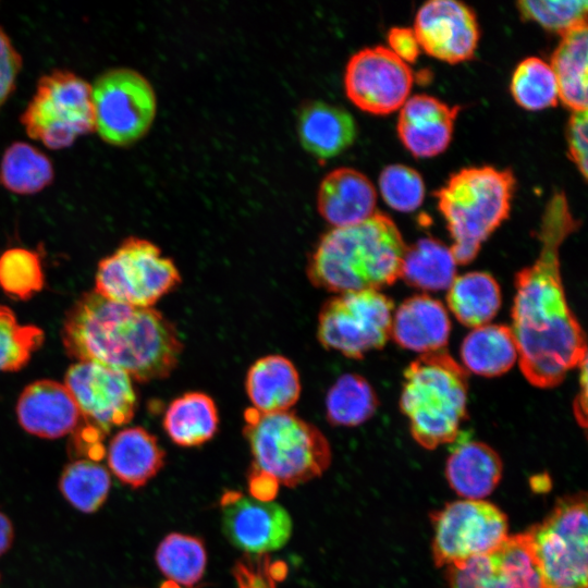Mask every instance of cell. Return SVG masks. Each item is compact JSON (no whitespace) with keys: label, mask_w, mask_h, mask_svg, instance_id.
Returning a JSON list of instances; mask_svg holds the SVG:
<instances>
[{"label":"cell","mask_w":588,"mask_h":588,"mask_svg":"<svg viewBox=\"0 0 588 588\" xmlns=\"http://www.w3.org/2000/svg\"><path fill=\"white\" fill-rule=\"evenodd\" d=\"M394 304L376 290L346 292L330 297L318 315L317 338L326 350L348 358H363L382 348L391 336Z\"/></svg>","instance_id":"obj_10"},{"label":"cell","mask_w":588,"mask_h":588,"mask_svg":"<svg viewBox=\"0 0 588 588\" xmlns=\"http://www.w3.org/2000/svg\"><path fill=\"white\" fill-rule=\"evenodd\" d=\"M403 376L400 408L415 441L428 450L455 441L467 417L468 371L441 350L419 356Z\"/></svg>","instance_id":"obj_4"},{"label":"cell","mask_w":588,"mask_h":588,"mask_svg":"<svg viewBox=\"0 0 588 588\" xmlns=\"http://www.w3.org/2000/svg\"><path fill=\"white\" fill-rule=\"evenodd\" d=\"M449 588H542L525 532L495 550L448 567Z\"/></svg>","instance_id":"obj_17"},{"label":"cell","mask_w":588,"mask_h":588,"mask_svg":"<svg viewBox=\"0 0 588 588\" xmlns=\"http://www.w3.org/2000/svg\"><path fill=\"white\" fill-rule=\"evenodd\" d=\"M587 24L563 35L549 63L558 83L559 99L572 112L587 110Z\"/></svg>","instance_id":"obj_27"},{"label":"cell","mask_w":588,"mask_h":588,"mask_svg":"<svg viewBox=\"0 0 588 588\" xmlns=\"http://www.w3.org/2000/svg\"><path fill=\"white\" fill-rule=\"evenodd\" d=\"M94 132L113 146H127L150 128L156 93L138 71L115 68L103 72L91 86Z\"/></svg>","instance_id":"obj_11"},{"label":"cell","mask_w":588,"mask_h":588,"mask_svg":"<svg viewBox=\"0 0 588 588\" xmlns=\"http://www.w3.org/2000/svg\"><path fill=\"white\" fill-rule=\"evenodd\" d=\"M414 82L411 66L388 47H366L348 59L344 71L347 98L360 110L385 115L407 100Z\"/></svg>","instance_id":"obj_14"},{"label":"cell","mask_w":588,"mask_h":588,"mask_svg":"<svg viewBox=\"0 0 588 588\" xmlns=\"http://www.w3.org/2000/svg\"><path fill=\"white\" fill-rule=\"evenodd\" d=\"M45 285V274L38 253L14 247L0 256V287L11 298L26 301Z\"/></svg>","instance_id":"obj_36"},{"label":"cell","mask_w":588,"mask_h":588,"mask_svg":"<svg viewBox=\"0 0 588 588\" xmlns=\"http://www.w3.org/2000/svg\"><path fill=\"white\" fill-rule=\"evenodd\" d=\"M181 280L177 267L156 244L131 236L99 261L95 292L112 302L148 308Z\"/></svg>","instance_id":"obj_8"},{"label":"cell","mask_w":588,"mask_h":588,"mask_svg":"<svg viewBox=\"0 0 588 588\" xmlns=\"http://www.w3.org/2000/svg\"><path fill=\"white\" fill-rule=\"evenodd\" d=\"M503 465L499 454L478 441L460 443L448 458L445 474L451 488L468 500H483L498 486Z\"/></svg>","instance_id":"obj_25"},{"label":"cell","mask_w":588,"mask_h":588,"mask_svg":"<svg viewBox=\"0 0 588 588\" xmlns=\"http://www.w3.org/2000/svg\"><path fill=\"white\" fill-rule=\"evenodd\" d=\"M515 185L511 169L468 167L452 173L434 192L457 265L471 262L481 244L509 218Z\"/></svg>","instance_id":"obj_5"},{"label":"cell","mask_w":588,"mask_h":588,"mask_svg":"<svg viewBox=\"0 0 588 588\" xmlns=\"http://www.w3.org/2000/svg\"><path fill=\"white\" fill-rule=\"evenodd\" d=\"M588 113L585 111L572 112L566 126V142L568 157L577 167L581 176L587 180L588 174Z\"/></svg>","instance_id":"obj_40"},{"label":"cell","mask_w":588,"mask_h":588,"mask_svg":"<svg viewBox=\"0 0 588 588\" xmlns=\"http://www.w3.org/2000/svg\"><path fill=\"white\" fill-rule=\"evenodd\" d=\"M21 123L29 137L50 149L70 147L94 132L91 85L70 71L44 75Z\"/></svg>","instance_id":"obj_9"},{"label":"cell","mask_w":588,"mask_h":588,"mask_svg":"<svg viewBox=\"0 0 588 588\" xmlns=\"http://www.w3.org/2000/svg\"><path fill=\"white\" fill-rule=\"evenodd\" d=\"M542 588H587V497L561 498L544 519L525 531Z\"/></svg>","instance_id":"obj_7"},{"label":"cell","mask_w":588,"mask_h":588,"mask_svg":"<svg viewBox=\"0 0 588 588\" xmlns=\"http://www.w3.org/2000/svg\"><path fill=\"white\" fill-rule=\"evenodd\" d=\"M377 193L371 181L360 171L340 167L328 172L317 193L321 217L340 228L356 224L375 213Z\"/></svg>","instance_id":"obj_20"},{"label":"cell","mask_w":588,"mask_h":588,"mask_svg":"<svg viewBox=\"0 0 588 588\" xmlns=\"http://www.w3.org/2000/svg\"><path fill=\"white\" fill-rule=\"evenodd\" d=\"M510 89L516 103L528 111L555 107L559 101L555 75L550 64L538 57H528L517 64Z\"/></svg>","instance_id":"obj_35"},{"label":"cell","mask_w":588,"mask_h":588,"mask_svg":"<svg viewBox=\"0 0 588 588\" xmlns=\"http://www.w3.org/2000/svg\"><path fill=\"white\" fill-rule=\"evenodd\" d=\"M44 340L40 328L20 324L14 313L0 304V372L22 369Z\"/></svg>","instance_id":"obj_37"},{"label":"cell","mask_w":588,"mask_h":588,"mask_svg":"<svg viewBox=\"0 0 588 588\" xmlns=\"http://www.w3.org/2000/svg\"><path fill=\"white\" fill-rule=\"evenodd\" d=\"M516 5L522 19L535 22L559 35L587 24L588 2L586 0H522Z\"/></svg>","instance_id":"obj_38"},{"label":"cell","mask_w":588,"mask_h":588,"mask_svg":"<svg viewBox=\"0 0 588 588\" xmlns=\"http://www.w3.org/2000/svg\"><path fill=\"white\" fill-rule=\"evenodd\" d=\"M450 332L446 309L427 294L405 299L392 317L391 336L409 351L427 354L444 350Z\"/></svg>","instance_id":"obj_21"},{"label":"cell","mask_w":588,"mask_h":588,"mask_svg":"<svg viewBox=\"0 0 588 588\" xmlns=\"http://www.w3.org/2000/svg\"><path fill=\"white\" fill-rule=\"evenodd\" d=\"M155 560L170 583L193 588L205 574L207 551L200 538L171 532L158 544Z\"/></svg>","instance_id":"obj_32"},{"label":"cell","mask_w":588,"mask_h":588,"mask_svg":"<svg viewBox=\"0 0 588 588\" xmlns=\"http://www.w3.org/2000/svg\"><path fill=\"white\" fill-rule=\"evenodd\" d=\"M379 189L385 204L401 212L416 210L422 204L426 193L420 173L400 163L387 166L381 171Z\"/></svg>","instance_id":"obj_39"},{"label":"cell","mask_w":588,"mask_h":588,"mask_svg":"<svg viewBox=\"0 0 588 588\" xmlns=\"http://www.w3.org/2000/svg\"><path fill=\"white\" fill-rule=\"evenodd\" d=\"M111 478L105 466L94 460H77L68 464L59 479L65 500L83 513L98 511L108 498Z\"/></svg>","instance_id":"obj_34"},{"label":"cell","mask_w":588,"mask_h":588,"mask_svg":"<svg viewBox=\"0 0 588 588\" xmlns=\"http://www.w3.org/2000/svg\"><path fill=\"white\" fill-rule=\"evenodd\" d=\"M21 68L20 53L0 27V108L14 90Z\"/></svg>","instance_id":"obj_41"},{"label":"cell","mask_w":588,"mask_h":588,"mask_svg":"<svg viewBox=\"0 0 588 588\" xmlns=\"http://www.w3.org/2000/svg\"><path fill=\"white\" fill-rule=\"evenodd\" d=\"M379 401L371 384L360 375L344 373L326 396L327 420L336 427H356L370 419Z\"/></svg>","instance_id":"obj_31"},{"label":"cell","mask_w":588,"mask_h":588,"mask_svg":"<svg viewBox=\"0 0 588 588\" xmlns=\"http://www.w3.org/2000/svg\"><path fill=\"white\" fill-rule=\"evenodd\" d=\"M245 391L253 408L261 413L291 411L301 395L302 384L294 364L285 356L260 357L247 370Z\"/></svg>","instance_id":"obj_23"},{"label":"cell","mask_w":588,"mask_h":588,"mask_svg":"<svg viewBox=\"0 0 588 588\" xmlns=\"http://www.w3.org/2000/svg\"><path fill=\"white\" fill-rule=\"evenodd\" d=\"M518 352L513 332L504 324L474 328L461 345L463 367L482 377H497L509 371Z\"/></svg>","instance_id":"obj_28"},{"label":"cell","mask_w":588,"mask_h":588,"mask_svg":"<svg viewBox=\"0 0 588 588\" xmlns=\"http://www.w3.org/2000/svg\"><path fill=\"white\" fill-rule=\"evenodd\" d=\"M16 416L25 431L45 439L69 434L81 422L78 407L69 389L50 379L34 381L22 391Z\"/></svg>","instance_id":"obj_19"},{"label":"cell","mask_w":588,"mask_h":588,"mask_svg":"<svg viewBox=\"0 0 588 588\" xmlns=\"http://www.w3.org/2000/svg\"><path fill=\"white\" fill-rule=\"evenodd\" d=\"M61 336L76 362L100 363L139 382L170 376L183 351L177 330L160 311L112 302L95 291L68 310Z\"/></svg>","instance_id":"obj_2"},{"label":"cell","mask_w":588,"mask_h":588,"mask_svg":"<svg viewBox=\"0 0 588 588\" xmlns=\"http://www.w3.org/2000/svg\"><path fill=\"white\" fill-rule=\"evenodd\" d=\"M297 132L307 151L327 159L352 145L357 128L347 110L322 100H314L301 109Z\"/></svg>","instance_id":"obj_24"},{"label":"cell","mask_w":588,"mask_h":588,"mask_svg":"<svg viewBox=\"0 0 588 588\" xmlns=\"http://www.w3.org/2000/svg\"><path fill=\"white\" fill-rule=\"evenodd\" d=\"M248 489L252 498L259 501H272L277 495L279 482L272 476L250 467Z\"/></svg>","instance_id":"obj_43"},{"label":"cell","mask_w":588,"mask_h":588,"mask_svg":"<svg viewBox=\"0 0 588 588\" xmlns=\"http://www.w3.org/2000/svg\"><path fill=\"white\" fill-rule=\"evenodd\" d=\"M580 368V376H579V388L580 391L575 399L574 403V413L575 417L577 418L578 422L585 427L586 426V400H587V358L581 362V364L578 366Z\"/></svg>","instance_id":"obj_44"},{"label":"cell","mask_w":588,"mask_h":588,"mask_svg":"<svg viewBox=\"0 0 588 588\" xmlns=\"http://www.w3.org/2000/svg\"><path fill=\"white\" fill-rule=\"evenodd\" d=\"M221 506L223 535L238 550L268 553L283 548L291 538L292 518L279 503L228 491Z\"/></svg>","instance_id":"obj_15"},{"label":"cell","mask_w":588,"mask_h":588,"mask_svg":"<svg viewBox=\"0 0 588 588\" xmlns=\"http://www.w3.org/2000/svg\"><path fill=\"white\" fill-rule=\"evenodd\" d=\"M448 305L464 326L488 324L501 307V290L495 279L482 271L455 277L448 292Z\"/></svg>","instance_id":"obj_30"},{"label":"cell","mask_w":588,"mask_h":588,"mask_svg":"<svg viewBox=\"0 0 588 588\" xmlns=\"http://www.w3.org/2000/svg\"><path fill=\"white\" fill-rule=\"evenodd\" d=\"M13 538L14 530L12 523L5 514L0 512V555L10 549Z\"/></svg>","instance_id":"obj_45"},{"label":"cell","mask_w":588,"mask_h":588,"mask_svg":"<svg viewBox=\"0 0 588 588\" xmlns=\"http://www.w3.org/2000/svg\"><path fill=\"white\" fill-rule=\"evenodd\" d=\"M432 556L454 566L495 550L509 537L506 515L483 500H457L432 516Z\"/></svg>","instance_id":"obj_12"},{"label":"cell","mask_w":588,"mask_h":588,"mask_svg":"<svg viewBox=\"0 0 588 588\" xmlns=\"http://www.w3.org/2000/svg\"><path fill=\"white\" fill-rule=\"evenodd\" d=\"M243 436L253 457L252 467L293 488L320 477L332 453L324 434L292 411L244 412Z\"/></svg>","instance_id":"obj_6"},{"label":"cell","mask_w":588,"mask_h":588,"mask_svg":"<svg viewBox=\"0 0 588 588\" xmlns=\"http://www.w3.org/2000/svg\"><path fill=\"white\" fill-rule=\"evenodd\" d=\"M406 244L395 222L375 211L356 224L331 228L307 261L313 285L341 294L376 290L400 279Z\"/></svg>","instance_id":"obj_3"},{"label":"cell","mask_w":588,"mask_h":588,"mask_svg":"<svg viewBox=\"0 0 588 588\" xmlns=\"http://www.w3.org/2000/svg\"><path fill=\"white\" fill-rule=\"evenodd\" d=\"M413 30L420 49L450 64L471 60L480 37L474 10L456 0L425 2L416 13Z\"/></svg>","instance_id":"obj_16"},{"label":"cell","mask_w":588,"mask_h":588,"mask_svg":"<svg viewBox=\"0 0 588 588\" xmlns=\"http://www.w3.org/2000/svg\"><path fill=\"white\" fill-rule=\"evenodd\" d=\"M460 109L426 94L408 97L400 108L396 125L400 140L416 158L442 154L451 143Z\"/></svg>","instance_id":"obj_18"},{"label":"cell","mask_w":588,"mask_h":588,"mask_svg":"<svg viewBox=\"0 0 588 588\" xmlns=\"http://www.w3.org/2000/svg\"><path fill=\"white\" fill-rule=\"evenodd\" d=\"M64 385L72 394L81 421L106 436L128 424L137 406L132 379L121 370L96 362H76L66 371Z\"/></svg>","instance_id":"obj_13"},{"label":"cell","mask_w":588,"mask_h":588,"mask_svg":"<svg viewBox=\"0 0 588 588\" xmlns=\"http://www.w3.org/2000/svg\"><path fill=\"white\" fill-rule=\"evenodd\" d=\"M112 474L133 489L144 487L162 469L166 452L157 438L142 427L120 430L107 451Z\"/></svg>","instance_id":"obj_22"},{"label":"cell","mask_w":588,"mask_h":588,"mask_svg":"<svg viewBox=\"0 0 588 588\" xmlns=\"http://www.w3.org/2000/svg\"><path fill=\"white\" fill-rule=\"evenodd\" d=\"M388 48L405 63H413L420 53V46L411 27L395 26L390 28Z\"/></svg>","instance_id":"obj_42"},{"label":"cell","mask_w":588,"mask_h":588,"mask_svg":"<svg viewBox=\"0 0 588 588\" xmlns=\"http://www.w3.org/2000/svg\"><path fill=\"white\" fill-rule=\"evenodd\" d=\"M456 266L449 246L434 237H422L406 246L400 278L419 290H445L456 277Z\"/></svg>","instance_id":"obj_29"},{"label":"cell","mask_w":588,"mask_h":588,"mask_svg":"<svg viewBox=\"0 0 588 588\" xmlns=\"http://www.w3.org/2000/svg\"><path fill=\"white\" fill-rule=\"evenodd\" d=\"M579 226L563 192L546 205L539 255L515 277L512 327L519 366L529 383L548 389L587 358L584 330L567 299L560 270V247Z\"/></svg>","instance_id":"obj_1"},{"label":"cell","mask_w":588,"mask_h":588,"mask_svg":"<svg viewBox=\"0 0 588 588\" xmlns=\"http://www.w3.org/2000/svg\"><path fill=\"white\" fill-rule=\"evenodd\" d=\"M50 159L36 147L15 142L4 151L0 164V180L10 192L33 195L41 192L53 180Z\"/></svg>","instance_id":"obj_33"},{"label":"cell","mask_w":588,"mask_h":588,"mask_svg":"<svg viewBox=\"0 0 588 588\" xmlns=\"http://www.w3.org/2000/svg\"><path fill=\"white\" fill-rule=\"evenodd\" d=\"M162 425L176 445L199 446L211 440L218 431V407L206 393L186 392L169 404Z\"/></svg>","instance_id":"obj_26"}]
</instances>
